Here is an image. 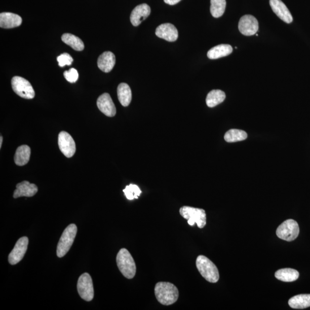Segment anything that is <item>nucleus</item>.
Instances as JSON below:
<instances>
[{
    "instance_id": "20",
    "label": "nucleus",
    "mask_w": 310,
    "mask_h": 310,
    "mask_svg": "<svg viewBox=\"0 0 310 310\" xmlns=\"http://www.w3.org/2000/svg\"><path fill=\"white\" fill-rule=\"evenodd\" d=\"M232 51V47L229 45H220L211 49L208 53V57L210 59H217L226 57Z\"/></svg>"
},
{
    "instance_id": "18",
    "label": "nucleus",
    "mask_w": 310,
    "mask_h": 310,
    "mask_svg": "<svg viewBox=\"0 0 310 310\" xmlns=\"http://www.w3.org/2000/svg\"><path fill=\"white\" fill-rule=\"evenodd\" d=\"M115 63V57L111 52L106 51L102 53L98 59V67L105 72H109L113 68Z\"/></svg>"
},
{
    "instance_id": "25",
    "label": "nucleus",
    "mask_w": 310,
    "mask_h": 310,
    "mask_svg": "<svg viewBox=\"0 0 310 310\" xmlns=\"http://www.w3.org/2000/svg\"><path fill=\"white\" fill-rule=\"evenodd\" d=\"M62 41L76 51H83L85 48L84 42L74 34L64 33L62 36Z\"/></svg>"
},
{
    "instance_id": "2",
    "label": "nucleus",
    "mask_w": 310,
    "mask_h": 310,
    "mask_svg": "<svg viewBox=\"0 0 310 310\" xmlns=\"http://www.w3.org/2000/svg\"><path fill=\"white\" fill-rule=\"evenodd\" d=\"M116 261L120 272L124 277L132 279L135 277L136 273V265L131 253L126 248L120 250Z\"/></svg>"
},
{
    "instance_id": "22",
    "label": "nucleus",
    "mask_w": 310,
    "mask_h": 310,
    "mask_svg": "<svg viewBox=\"0 0 310 310\" xmlns=\"http://www.w3.org/2000/svg\"><path fill=\"white\" fill-rule=\"evenodd\" d=\"M276 278L284 282H292L299 277L298 271L291 268H284L277 271L275 274Z\"/></svg>"
},
{
    "instance_id": "9",
    "label": "nucleus",
    "mask_w": 310,
    "mask_h": 310,
    "mask_svg": "<svg viewBox=\"0 0 310 310\" xmlns=\"http://www.w3.org/2000/svg\"><path fill=\"white\" fill-rule=\"evenodd\" d=\"M59 147L64 156L70 158L76 151V145L74 139L66 132H60L58 137Z\"/></svg>"
},
{
    "instance_id": "16",
    "label": "nucleus",
    "mask_w": 310,
    "mask_h": 310,
    "mask_svg": "<svg viewBox=\"0 0 310 310\" xmlns=\"http://www.w3.org/2000/svg\"><path fill=\"white\" fill-rule=\"evenodd\" d=\"M38 191L36 185L30 183L28 181L18 183L14 191V197L17 198L21 197H31L36 195Z\"/></svg>"
},
{
    "instance_id": "11",
    "label": "nucleus",
    "mask_w": 310,
    "mask_h": 310,
    "mask_svg": "<svg viewBox=\"0 0 310 310\" xmlns=\"http://www.w3.org/2000/svg\"><path fill=\"white\" fill-rule=\"evenodd\" d=\"M239 29L240 32L244 35L252 36L258 31V21L252 15H245L240 20Z\"/></svg>"
},
{
    "instance_id": "15",
    "label": "nucleus",
    "mask_w": 310,
    "mask_h": 310,
    "mask_svg": "<svg viewBox=\"0 0 310 310\" xmlns=\"http://www.w3.org/2000/svg\"><path fill=\"white\" fill-rule=\"evenodd\" d=\"M150 14V8L147 4H143L135 7L131 13V22L133 26L137 27L142 21L145 20Z\"/></svg>"
},
{
    "instance_id": "17",
    "label": "nucleus",
    "mask_w": 310,
    "mask_h": 310,
    "mask_svg": "<svg viewBox=\"0 0 310 310\" xmlns=\"http://www.w3.org/2000/svg\"><path fill=\"white\" fill-rule=\"evenodd\" d=\"M22 23L21 17L10 12H3L0 14V27L10 29L19 27Z\"/></svg>"
},
{
    "instance_id": "26",
    "label": "nucleus",
    "mask_w": 310,
    "mask_h": 310,
    "mask_svg": "<svg viewBox=\"0 0 310 310\" xmlns=\"http://www.w3.org/2000/svg\"><path fill=\"white\" fill-rule=\"evenodd\" d=\"M248 135L246 132L240 129H232L228 131L224 136V139L227 143H235V142L246 140Z\"/></svg>"
},
{
    "instance_id": "8",
    "label": "nucleus",
    "mask_w": 310,
    "mask_h": 310,
    "mask_svg": "<svg viewBox=\"0 0 310 310\" xmlns=\"http://www.w3.org/2000/svg\"><path fill=\"white\" fill-rule=\"evenodd\" d=\"M78 292L82 299L90 301L93 300L94 295L92 279L88 273L81 276L77 283Z\"/></svg>"
},
{
    "instance_id": "21",
    "label": "nucleus",
    "mask_w": 310,
    "mask_h": 310,
    "mask_svg": "<svg viewBox=\"0 0 310 310\" xmlns=\"http://www.w3.org/2000/svg\"><path fill=\"white\" fill-rule=\"evenodd\" d=\"M119 100L123 106H128L132 101V92L127 84H120L118 88Z\"/></svg>"
},
{
    "instance_id": "24",
    "label": "nucleus",
    "mask_w": 310,
    "mask_h": 310,
    "mask_svg": "<svg viewBox=\"0 0 310 310\" xmlns=\"http://www.w3.org/2000/svg\"><path fill=\"white\" fill-rule=\"evenodd\" d=\"M225 98V93L222 90H213L207 96L206 104L209 107H214L223 102Z\"/></svg>"
},
{
    "instance_id": "23",
    "label": "nucleus",
    "mask_w": 310,
    "mask_h": 310,
    "mask_svg": "<svg viewBox=\"0 0 310 310\" xmlns=\"http://www.w3.org/2000/svg\"><path fill=\"white\" fill-rule=\"evenodd\" d=\"M288 304L292 308L303 309L310 307V294H300L292 297Z\"/></svg>"
},
{
    "instance_id": "13",
    "label": "nucleus",
    "mask_w": 310,
    "mask_h": 310,
    "mask_svg": "<svg viewBox=\"0 0 310 310\" xmlns=\"http://www.w3.org/2000/svg\"><path fill=\"white\" fill-rule=\"evenodd\" d=\"M157 36L168 42H175L178 40V31L174 25L165 23L159 25L156 29Z\"/></svg>"
},
{
    "instance_id": "32",
    "label": "nucleus",
    "mask_w": 310,
    "mask_h": 310,
    "mask_svg": "<svg viewBox=\"0 0 310 310\" xmlns=\"http://www.w3.org/2000/svg\"><path fill=\"white\" fill-rule=\"evenodd\" d=\"M3 140V137L1 136V137H0V148H2Z\"/></svg>"
},
{
    "instance_id": "14",
    "label": "nucleus",
    "mask_w": 310,
    "mask_h": 310,
    "mask_svg": "<svg viewBox=\"0 0 310 310\" xmlns=\"http://www.w3.org/2000/svg\"><path fill=\"white\" fill-rule=\"evenodd\" d=\"M98 109L108 117H113L116 114V108L108 93H104L98 98L97 102Z\"/></svg>"
},
{
    "instance_id": "30",
    "label": "nucleus",
    "mask_w": 310,
    "mask_h": 310,
    "mask_svg": "<svg viewBox=\"0 0 310 310\" xmlns=\"http://www.w3.org/2000/svg\"><path fill=\"white\" fill-rule=\"evenodd\" d=\"M63 75L65 79L70 83H75L79 76V72L74 68L70 69L68 71H64Z\"/></svg>"
},
{
    "instance_id": "28",
    "label": "nucleus",
    "mask_w": 310,
    "mask_h": 310,
    "mask_svg": "<svg viewBox=\"0 0 310 310\" xmlns=\"http://www.w3.org/2000/svg\"><path fill=\"white\" fill-rule=\"evenodd\" d=\"M123 192L129 200L138 199L140 196L141 191L139 187L136 184H131L123 189Z\"/></svg>"
},
{
    "instance_id": "29",
    "label": "nucleus",
    "mask_w": 310,
    "mask_h": 310,
    "mask_svg": "<svg viewBox=\"0 0 310 310\" xmlns=\"http://www.w3.org/2000/svg\"><path fill=\"white\" fill-rule=\"evenodd\" d=\"M57 60L60 67H64V66H70L73 62V59L71 56L68 53H63L57 58Z\"/></svg>"
},
{
    "instance_id": "1",
    "label": "nucleus",
    "mask_w": 310,
    "mask_h": 310,
    "mask_svg": "<svg viewBox=\"0 0 310 310\" xmlns=\"http://www.w3.org/2000/svg\"><path fill=\"white\" fill-rule=\"evenodd\" d=\"M154 294L159 303L165 305L173 304L178 300L179 291L170 282H159L154 287Z\"/></svg>"
},
{
    "instance_id": "6",
    "label": "nucleus",
    "mask_w": 310,
    "mask_h": 310,
    "mask_svg": "<svg viewBox=\"0 0 310 310\" xmlns=\"http://www.w3.org/2000/svg\"><path fill=\"white\" fill-rule=\"evenodd\" d=\"M299 234L298 223L291 219L283 222L277 230V235L278 238L287 241L295 240L298 238Z\"/></svg>"
},
{
    "instance_id": "19",
    "label": "nucleus",
    "mask_w": 310,
    "mask_h": 310,
    "mask_svg": "<svg viewBox=\"0 0 310 310\" xmlns=\"http://www.w3.org/2000/svg\"><path fill=\"white\" fill-rule=\"evenodd\" d=\"M31 157V148L26 145L20 146L17 149L15 155V162L16 165L23 166L28 163Z\"/></svg>"
},
{
    "instance_id": "3",
    "label": "nucleus",
    "mask_w": 310,
    "mask_h": 310,
    "mask_svg": "<svg viewBox=\"0 0 310 310\" xmlns=\"http://www.w3.org/2000/svg\"><path fill=\"white\" fill-rule=\"evenodd\" d=\"M196 266L202 277L207 281L215 283L219 281V274L217 267L208 257L203 255L198 256Z\"/></svg>"
},
{
    "instance_id": "27",
    "label": "nucleus",
    "mask_w": 310,
    "mask_h": 310,
    "mask_svg": "<svg viewBox=\"0 0 310 310\" xmlns=\"http://www.w3.org/2000/svg\"><path fill=\"white\" fill-rule=\"evenodd\" d=\"M210 12L215 18L221 17L226 8V0H211Z\"/></svg>"
},
{
    "instance_id": "4",
    "label": "nucleus",
    "mask_w": 310,
    "mask_h": 310,
    "mask_svg": "<svg viewBox=\"0 0 310 310\" xmlns=\"http://www.w3.org/2000/svg\"><path fill=\"white\" fill-rule=\"evenodd\" d=\"M179 212L190 226L196 223L198 227L202 229L206 225V214L204 209L185 206L180 209Z\"/></svg>"
},
{
    "instance_id": "12",
    "label": "nucleus",
    "mask_w": 310,
    "mask_h": 310,
    "mask_svg": "<svg viewBox=\"0 0 310 310\" xmlns=\"http://www.w3.org/2000/svg\"><path fill=\"white\" fill-rule=\"evenodd\" d=\"M269 4L273 11L280 19L287 24L292 22V16L282 0H269Z\"/></svg>"
},
{
    "instance_id": "10",
    "label": "nucleus",
    "mask_w": 310,
    "mask_h": 310,
    "mask_svg": "<svg viewBox=\"0 0 310 310\" xmlns=\"http://www.w3.org/2000/svg\"><path fill=\"white\" fill-rule=\"evenodd\" d=\"M29 240L27 237L19 239L17 241L14 249L8 256L9 262L11 265H15L23 259L28 248Z\"/></svg>"
},
{
    "instance_id": "5",
    "label": "nucleus",
    "mask_w": 310,
    "mask_h": 310,
    "mask_svg": "<svg viewBox=\"0 0 310 310\" xmlns=\"http://www.w3.org/2000/svg\"><path fill=\"white\" fill-rule=\"evenodd\" d=\"M77 232L75 224H70L64 230L57 247V255L61 258L65 256L74 243Z\"/></svg>"
},
{
    "instance_id": "31",
    "label": "nucleus",
    "mask_w": 310,
    "mask_h": 310,
    "mask_svg": "<svg viewBox=\"0 0 310 310\" xmlns=\"http://www.w3.org/2000/svg\"><path fill=\"white\" fill-rule=\"evenodd\" d=\"M180 1L181 0H164V2L170 6L175 5V4H178Z\"/></svg>"
},
{
    "instance_id": "7",
    "label": "nucleus",
    "mask_w": 310,
    "mask_h": 310,
    "mask_svg": "<svg viewBox=\"0 0 310 310\" xmlns=\"http://www.w3.org/2000/svg\"><path fill=\"white\" fill-rule=\"evenodd\" d=\"M12 87L18 96L25 99H32L35 96L33 88L27 80L15 76L12 79Z\"/></svg>"
}]
</instances>
